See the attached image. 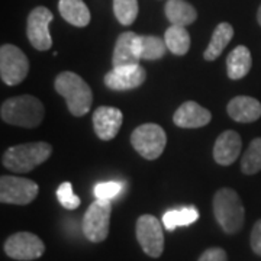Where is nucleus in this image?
Returning <instances> with one entry per match:
<instances>
[{
    "label": "nucleus",
    "instance_id": "22",
    "mask_svg": "<svg viewBox=\"0 0 261 261\" xmlns=\"http://www.w3.org/2000/svg\"><path fill=\"white\" fill-rule=\"evenodd\" d=\"M167 44L164 39L155 35H138L137 37V51L141 60H160L167 53Z\"/></svg>",
    "mask_w": 261,
    "mask_h": 261
},
{
    "label": "nucleus",
    "instance_id": "7",
    "mask_svg": "<svg viewBox=\"0 0 261 261\" xmlns=\"http://www.w3.org/2000/svg\"><path fill=\"white\" fill-rule=\"evenodd\" d=\"M29 73V61L25 53L12 44L0 48V77L8 86H16L25 80Z\"/></svg>",
    "mask_w": 261,
    "mask_h": 261
},
{
    "label": "nucleus",
    "instance_id": "28",
    "mask_svg": "<svg viewBox=\"0 0 261 261\" xmlns=\"http://www.w3.org/2000/svg\"><path fill=\"white\" fill-rule=\"evenodd\" d=\"M122 190V183L119 181H105L94 187V196L99 200H112L113 197L119 195Z\"/></svg>",
    "mask_w": 261,
    "mask_h": 261
},
{
    "label": "nucleus",
    "instance_id": "17",
    "mask_svg": "<svg viewBox=\"0 0 261 261\" xmlns=\"http://www.w3.org/2000/svg\"><path fill=\"white\" fill-rule=\"evenodd\" d=\"M226 111L233 121L251 123L261 118V103L251 96H237L228 103Z\"/></svg>",
    "mask_w": 261,
    "mask_h": 261
},
{
    "label": "nucleus",
    "instance_id": "12",
    "mask_svg": "<svg viewBox=\"0 0 261 261\" xmlns=\"http://www.w3.org/2000/svg\"><path fill=\"white\" fill-rule=\"evenodd\" d=\"M145 80H147V73L140 64L113 68L103 79L106 87L118 92L137 89L145 83Z\"/></svg>",
    "mask_w": 261,
    "mask_h": 261
},
{
    "label": "nucleus",
    "instance_id": "21",
    "mask_svg": "<svg viewBox=\"0 0 261 261\" xmlns=\"http://www.w3.org/2000/svg\"><path fill=\"white\" fill-rule=\"evenodd\" d=\"M233 37V28L231 23L228 22H222L219 23L216 28H215L212 38H211V42L205 49V57L206 61H215L218 57L224 53V49L226 45L231 42V39Z\"/></svg>",
    "mask_w": 261,
    "mask_h": 261
},
{
    "label": "nucleus",
    "instance_id": "2",
    "mask_svg": "<svg viewBox=\"0 0 261 261\" xmlns=\"http://www.w3.org/2000/svg\"><path fill=\"white\" fill-rule=\"evenodd\" d=\"M56 92L63 96L71 115L83 116L90 111L93 103V93L90 86L73 71H64L57 75L54 82Z\"/></svg>",
    "mask_w": 261,
    "mask_h": 261
},
{
    "label": "nucleus",
    "instance_id": "5",
    "mask_svg": "<svg viewBox=\"0 0 261 261\" xmlns=\"http://www.w3.org/2000/svg\"><path fill=\"white\" fill-rule=\"evenodd\" d=\"M134 149L145 160H157L167 144L164 129L157 123H144L130 134Z\"/></svg>",
    "mask_w": 261,
    "mask_h": 261
},
{
    "label": "nucleus",
    "instance_id": "3",
    "mask_svg": "<svg viewBox=\"0 0 261 261\" xmlns=\"http://www.w3.org/2000/svg\"><path fill=\"white\" fill-rule=\"evenodd\" d=\"M53 154V147L44 142H28L13 145L5 151L2 164L15 173H29L34 168L45 163Z\"/></svg>",
    "mask_w": 261,
    "mask_h": 261
},
{
    "label": "nucleus",
    "instance_id": "6",
    "mask_svg": "<svg viewBox=\"0 0 261 261\" xmlns=\"http://www.w3.org/2000/svg\"><path fill=\"white\" fill-rule=\"evenodd\" d=\"M111 214H112L111 200L96 199L89 206L83 218V233L89 241L102 243L108 238L109 226H111Z\"/></svg>",
    "mask_w": 261,
    "mask_h": 261
},
{
    "label": "nucleus",
    "instance_id": "26",
    "mask_svg": "<svg viewBox=\"0 0 261 261\" xmlns=\"http://www.w3.org/2000/svg\"><path fill=\"white\" fill-rule=\"evenodd\" d=\"M113 13L119 23L129 27L138 16V0H113Z\"/></svg>",
    "mask_w": 261,
    "mask_h": 261
},
{
    "label": "nucleus",
    "instance_id": "31",
    "mask_svg": "<svg viewBox=\"0 0 261 261\" xmlns=\"http://www.w3.org/2000/svg\"><path fill=\"white\" fill-rule=\"evenodd\" d=\"M257 20H258V23L261 25V5L260 8H258V12H257Z\"/></svg>",
    "mask_w": 261,
    "mask_h": 261
},
{
    "label": "nucleus",
    "instance_id": "25",
    "mask_svg": "<svg viewBox=\"0 0 261 261\" xmlns=\"http://www.w3.org/2000/svg\"><path fill=\"white\" fill-rule=\"evenodd\" d=\"M241 170L244 174H255L261 171V138L251 141L250 147L244 152L241 160Z\"/></svg>",
    "mask_w": 261,
    "mask_h": 261
},
{
    "label": "nucleus",
    "instance_id": "9",
    "mask_svg": "<svg viewBox=\"0 0 261 261\" xmlns=\"http://www.w3.org/2000/svg\"><path fill=\"white\" fill-rule=\"evenodd\" d=\"M137 240L142 251L159 258L164 251V232L161 222L152 215H142L137 221Z\"/></svg>",
    "mask_w": 261,
    "mask_h": 261
},
{
    "label": "nucleus",
    "instance_id": "29",
    "mask_svg": "<svg viewBox=\"0 0 261 261\" xmlns=\"http://www.w3.org/2000/svg\"><path fill=\"white\" fill-rule=\"evenodd\" d=\"M197 261H228V255L222 248L214 247V248H207L203 254L199 257Z\"/></svg>",
    "mask_w": 261,
    "mask_h": 261
},
{
    "label": "nucleus",
    "instance_id": "8",
    "mask_svg": "<svg viewBox=\"0 0 261 261\" xmlns=\"http://www.w3.org/2000/svg\"><path fill=\"white\" fill-rule=\"evenodd\" d=\"M39 193L35 181L15 176H2L0 178V202L8 205H28Z\"/></svg>",
    "mask_w": 261,
    "mask_h": 261
},
{
    "label": "nucleus",
    "instance_id": "30",
    "mask_svg": "<svg viewBox=\"0 0 261 261\" xmlns=\"http://www.w3.org/2000/svg\"><path fill=\"white\" fill-rule=\"evenodd\" d=\"M250 243H251L252 251L261 257V219H258L252 226Z\"/></svg>",
    "mask_w": 261,
    "mask_h": 261
},
{
    "label": "nucleus",
    "instance_id": "10",
    "mask_svg": "<svg viewBox=\"0 0 261 261\" xmlns=\"http://www.w3.org/2000/svg\"><path fill=\"white\" fill-rule=\"evenodd\" d=\"M6 255L18 261H31L39 258L45 252V245L35 233L16 232L10 235L5 243Z\"/></svg>",
    "mask_w": 261,
    "mask_h": 261
},
{
    "label": "nucleus",
    "instance_id": "19",
    "mask_svg": "<svg viewBox=\"0 0 261 261\" xmlns=\"http://www.w3.org/2000/svg\"><path fill=\"white\" fill-rule=\"evenodd\" d=\"M252 58L250 49L244 45L233 48L226 58V71L231 80H240L250 73Z\"/></svg>",
    "mask_w": 261,
    "mask_h": 261
},
{
    "label": "nucleus",
    "instance_id": "14",
    "mask_svg": "<svg viewBox=\"0 0 261 261\" xmlns=\"http://www.w3.org/2000/svg\"><path fill=\"white\" fill-rule=\"evenodd\" d=\"M211 119H212V113L193 100L183 103L173 115V122L180 128H187V129L206 126Z\"/></svg>",
    "mask_w": 261,
    "mask_h": 261
},
{
    "label": "nucleus",
    "instance_id": "4",
    "mask_svg": "<svg viewBox=\"0 0 261 261\" xmlns=\"http://www.w3.org/2000/svg\"><path fill=\"white\" fill-rule=\"evenodd\" d=\"M215 219L226 233H237L241 231L245 221V209L238 193L229 189H219L214 197Z\"/></svg>",
    "mask_w": 261,
    "mask_h": 261
},
{
    "label": "nucleus",
    "instance_id": "18",
    "mask_svg": "<svg viewBox=\"0 0 261 261\" xmlns=\"http://www.w3.org/2000/svg\"><path fill=\"white\" fill-rule=\"evenodd\" d=\"M58 10L64 20L73 27L84 28L90 23V10L83 0H60Z\"/></svg>",
    "mask_w": 261,
    "mask_h": 261
},
{
    "label": "nucleus",
    "instance_id": "20",
    "mask_svg": "<svg viewBox=\"0 0 261 261\" xmlns=\"http://www.w3.org/2000/svg\"><path fill=\"white\" fill-rule=\"evenodd\" d=\"M164 12L171 25L189 27L197 19V12L186 0H168Z\"/></svg>",
    "mask_w": 261,
    "mask_h": 261
},
{
    "label": "nucleus",
    "instance_id": "27",
    "mask_svg": "<svg viewBox=\"0 0 261 261\" xmlns=\"http://www.w3.org/2000/svg\"><path fill=\"white\" fill-rule=\"evenodd\" d=\"M57 199L60 202V205L68 209V211H73V209H77L80 206V197L77 195H74L73 192V186L70 181H64L61 183L58 189H57Z\"/></svg>",
    "mask_w": 261,
    "mask_h": 261
},
{
    "label": "nucleus",
    "instance_id": "23",
    "mask_svg": "<svg viewBox=\"0 0 261 261\" xmlns=\"http://www.w3.org/2000/svg\"><path fill=\"white\" fill-rule=\"evenodd\" d=\"M199 219V212L195 206H186L181 209H171L163 216V225L167 231H174L177 226L192 225Z\"/></svg>",
    "mask_w": 261,
    "mask_h": 261
},
{
    "label": "nucleus",
    "instance_id": "24",
    "mask_svg": "<svg viewBox=\"0 0 261 261\" xmlns=\"http://www.w3.org/2000/svg\"><path fill=\"white\" fill-rule=\"evenodd\" d=\"M164 41L167 44L168 51L173 53L174 56H186L190 48V35L187 32L186 27L171 25L166 31Z\"/></svg>",
    "mask_w": 261,
    "mask_h": 261
},
{
    "label": "nucleus",
    "instance_id": "1",
    "mask_svg": "<svg viewBox=\"0 0 261 261\" xmlns=\"http://www.w3.org/2000/svg\"><path fill=\"white\" fill-rule=\"evenodd\" d=\"M44 105L31 94H22L16 97H10L3 102L0 109L2 121L22 126V128H37L44 119Z\"/></svg>",
    "mask_w": 261,
    "mask_h": 261
},
{
    "label": "nucleus",
    "instance_id": "11",
    "mask_svg": "<svg viewBox=\"0 0 261 261\" xmlns=\"http://www.w3.org/2000/svg\"><path fill=\"white\" fill-rule=\"evenodd\" d=\"M54 15L45 6H38L29 13L27 25V37L31 45L38 51H47L53 45V38L49 35V23Z\"/></svg>",
    "mask_w": 261,
    "mask_h": 261
},
{
    "label": "nucleus",
    "instance_id": "15",
    "mask_svg": "<svg viewBox=\"0 0 261 261\" xmlns=\"http://www.w3.org/2000/svg\"><path fill=\"white\" fill-rule=\"evenodd\" d=\"M243 141L235 130H224L214 145V159L219 166H231L241 152Z\"/></svg>",
    "mask_w": 261,
    "mask_h": 261
},
{
    "label": "nucleus",
    "instance_id": "16",
    "mask_svg": "<svg viewBox=\"0 0 261 261\" xmlns=\"http://www.w3.org/2000/svg\"><path fill=\"white\" fill-rule=\"evenodd\" d=\"M137 37L138 35L130 31L123 32L118 37L115 48H113V68L140 64L141 58L137 51Z\"/></svg>",
    "mask_w": 261,
    "mask_h": 261
},
{
    "label": "nucleus",
    "instance_id": "13",
    "mask_svg": "<svg viewBox=\"0 0 261 261\" xmlns=\"http://www.w3.org/2000/svg\"><path fill=\"white\" fill-rule=\"evenodd\" d=\"M123 115L119 109L99 106L93 113V128L96 135L103 141L113 140L121 129Z\"/></svg>",
    "mask_w": 261,
    "mask_h": 261
}]
</instances>
